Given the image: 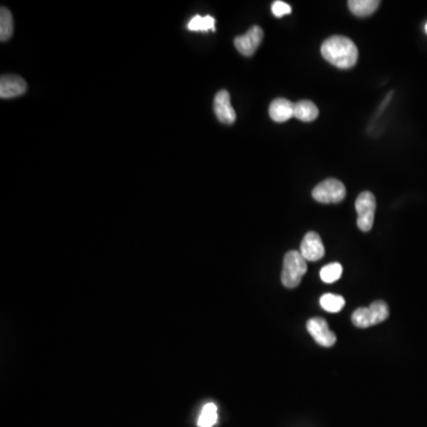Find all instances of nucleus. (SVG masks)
<instances>
[{"instance_id": "nucleus-1", "label": "nucleus", "mask_w": 427, "mask_h": 427, "mask_svg": "<svg viewBox=\"0 0 427 427\" xmlns=\"http://www.w3.org/2000/svg\"><path fill=\"white\" fill-rule=\"evenodd\" d=\"M320 53L325 61L340 69H350L358 63V46L345 36H331L325 40Z\"/></svg>"}, {"instance_id": "nucleus-2", "label": "nucleus", "mask_w": 427, "mask_h": 427, "mask_svg": "<svg viewBox=\"0 0 427 427\" xmlns=\"http://www.w3.org/2000/svg\"><path fill=\"white\" fill-rule=\"evenodd\" d=\"M306 271H308L306 260L300 254V252H288L284 258L281 283L285 288H297L302 283Z\"/></svg>"}, {"instance_id": "nucleus-3", "label": "nucleus", "mask_w": 427, "mask_h": 427, "mask_svg": "<svg viewBox=\"0 0 427 427\" xmlns=\"http://www.w3.org/2000/svg\"><path fill=\"white\" fill-rule=\"evenodd\" d=\"M390 316V308L383 300L373 302L368 308H358L351 315V322L355 326L367 329L380 324Z\"/></svg>"}, {"instance_id": "nucleus-4", "label": "nucleus", "mask_w": 427, "mask_h": 427, "mask_svg": "<svg viewBox=\"0 0 427 427\" xmlns=\"http://www.w3.org/2000/svg\"><path fill=\"white\" fill-rule=\"evenodd\" d=\"M347 196V190L341 181L336 178H328L315 186L313 198L320 203H340Z\"/></svg>"}, {"instance_id": "nucleus-5", "label": "nucleus", "mask_w": 427, "mask_h": 427, "mask_svg": "<svg viewBox=\"0 0 427 427\" xmlns=\"http://www.w3.org/2000/svg\"><path fill=\"white\" fill-rule=\"evenodd\" d=\"M358 211V227L362 232H369L373 228L374 216L376 210V198L370 191H363L358 195L355 202Z\"/></svg>"}, {"instance_id": "nucleus-6", "label": "nucleus", "mask_w": 427, "mask_h": 427, "mask_svg": "<svg viewBox=\"0 0 427 427\" xmlns=\"http://www.w3.org/2000/svg\"><path fill=\"white\" fill-rule=\"evenodd\" d=\"M263 40V31L260 26L254 25L251 29L248 30L243 36L234 40V46L238 49V53L243 56H253L256 49L259 48Z\"/></svg>"}, {"instance_id": "nucleus-7", "label": "nucleus", "mask_w": 427, "mask_h": 427, "mask_svg": "<svg viewBox=\"0 0 427 427\" xmlns=\"http://www.w3.org/2000/svg\"><path fill=\"white\" fill-rule=\"evenodd\" d=\"M306 329L313 340L325 348H330L336 343V335L329 328L326 320L320 317H315L308 320Z\"/></svg>"}, {"instance_id": "nucleus-8", "label": "nucleus", "mask_w": 427, "mask_h": 427, "mask_svg": "<svg viewBox=\"0 0 427 427\" xmlns=\"http://www.w3.org/2000/svg\"><path fill=\"white\" fill-rule=\"evenodd\" d=\"M300 254L306 261H318L325 254L324 245L322 243L320 235L315 232H308L305 234L300 243Z\"/></svg>"}, {"instance_id": "nucleus-9", "label": "nucleus", "mask_w": 427, "mask_h": 427, "mask_svg": "<svg viewBox=\"0 0 427 427\" xmlns=\"http://www.w3.org/2000/svg\"><path fill=\"white\" fill-rule=\"evenodd\" d=\"M214 112L222 123L232 125L236 120V113L230 103V95L226 89H222L215 95L214 99Z\"/></svg>"}, {"instance_id": "nucleus-10", "label": "nucleus", "mask_w": 427, "mask_h": 427, "mask_svg": "<svg viewBox=\"0 0 427 427\" xmlns=\"http://www.w3.org/2000/svg\"><path fill=\"white\" fill-rule=\"evenodd\" d=\"M28 89L24 78L17 75H4L0 80V98L11 99L25 94Z\"/></svg>"}, {"instance_id": "nucleus-11", "label": "nucleus", "mask_w": 427, "mask_h": 427, "mask_svg": "<svg viewBox=\"0 0 427 427\" xmlns=\"http://www.w3.org/2000/svg\"><path fill=\"white\" fill-rule=\"evenodd\" d=\"M268 112L273 121L285 123L291 118H295V103H292L290 100L278 98L272 101Z\"/></svg>"}, {"instance_id": "nucleus-12", "label": "nucleus", "mask_w": 427, "mask_h": 427, "mask_svg": "<svg viewBox=\"0 0 427 427\" xmlns=\"http://www.w3.org/2000/svg\"><path fill=\"white\" fill-rule=\"evenodd\" d=\"M318 115H320V111L313 101L300 100L295 103V118L296 119L304 121V123H310V121L316 120Z\"/></svg>"}, {"instance_id": "nucleus-13", "label": "nucleus", "mask_w": 427, "mask_h": 427, "mask_svg": "<svg viewBox=\"0 0 427 427\" xmlns=\"http://www.w3.org/2000/svg\"><path fill=\"white\" fill-rule=\"evenodd\" d=\"M378 0H350L348 1L349 10L356 17H368L373 15L378 8Z\"/></svg>"}, {"instance_id": "nucleus-14", "label": "nucleus", "mask_w": 427, "mask_h": 427, "mask_svg": "<svg viewBox=\"0 0 427 427\" xmlns=\"http://www.w3.org/2000/svg\"><path fill=\"white\" fill-rule=\"evenodd\" d=\"M320 306L324 308L325 311L331 313H337L341 311L342 308H345V300L342 296L338 295H331L326 293L320 297Z\"/></svg>"}, {"instance_id": "nucleus-15", "label": "nucleus", "mask_w": 427, "mask_h": 427, "mask_svg": "<svg viewBox=\"0 0 427 427\" xmlns=\"http://www.w3.org/2000/svg\"><path fill=\"white\" fill-rule=\"evenodd\" d=\"M13 33V18L6 8L0 10V41L6 42Z\"/></svg>"}, {"instance_id": "nucleus-16", "label": "nucleus", "mask_w": 427, "mask_h": 427, "mask_svg": "<svg viewBox=\"0 0 427 427\" xmlns=\"http://www.w3.org/2000/svg\"><path fill=\"white\" fill-rule=\"evenodd\" d=\"M218 421V407L215 403H207L198 418V426L213 427Z\"/></svg>"}, {"instance_id": "nucleus-17", "label": "nucleus", "mask_w": 427, "mask_h": 427, "mask_svg": "<svg viewBox=\"0 0 427 427\" xmlns=\"http://www.w3.org/2000/svg\"><path fill=\"white\" fill-rule=\"evenodd\" d=\"M190 31H215V18L211 16H195L188 24Z\"/></svg>"}, {"instance_id": "nucleus-18", "label": "nucleus", "mask_w": 427, "mask_h": 427, "mask_svg": "<svg viewBox=\"0 0 427 427\" xmlns=\"http://www.w3.org/2000/svg\"><path fill=\"white\" fill-rule=\"evenodd\" d=\"M342 272H343V268H342L341 263H330L320 270V279L326 284L335 283L341 278Z\"/></svg>"}, {"instance_id": "nucleus-19", "label": "nucleus", "mask_w": 427, "mask_h": 427, "mask_svg": "<svg viewBox=\"0 0 427 427\" xmlns=\"http://www.w3.org/2000/svg\"><path fill=\"white\" fill-rule=\"evenodd\" d=\"M272 12L274 15L275 17L286 16V15H290L292 12V8L290 5L286 4V3H284V1H274L273 5H272Z\"/></svg>"}, {"instance_id": "nucleus-20", "label": "nucleus", "mask_w": 427, "mask_h": 427, "mask_svg": "<svg viewBox=\"0 0 427 427\" xmlns=\"http://www.w3.org/2000/svg\"><path fill=\"white\" fill-rule=\"evenodd\" d=\"M425 30H426V33H427V24H426V26H425Z\"/></svg>"}]
</instances>
